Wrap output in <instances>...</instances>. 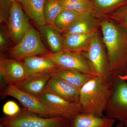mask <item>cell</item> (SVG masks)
<instances>
[{"mask_svg": "<svg viewBox=\"0 0 127 127\" xmlns=\"http://www.w3.org/2000/svg\"><path fill=\"white\" fill-rule=\"evenodd\" d=\"M111 75L123 76L127 65V31L111 21L100 22Z\"/></svg>", "mask_w": 127, "mask_h": 127, "instance_id": "6da1fadb", "label": "cell"}, {"mask_svg": "<svg viewBox=\"0 0 127 127\" xmlns=\"http://www.w3.org/2000/svg\"><path fill=\"white\" fill-rule=\"evenodd\" d=\"M110 93L108 80L99 77H93L80 90L79 103L82 113L99 117H104Z\"/></svg>", "mask_w": 127, "mask_h": 127, "instance_id": "7a4b0ae2", "label": "cell"}, {"mask_svg": "<svg viewBox=\"0 0 127 127\" xmlns=\"http://www.w3.org/2000/svg\"><path fill=\"white\" fill-rule=\"evenodd\" d=\"M111 93L105 116L124 123L127 120V81L120 76L111 75Z\"/></svg>", "mask_w": 127, "mask_h": 127, "instance_id": "3957f363", "label": "cell"}, {"mask_svg": "<svg viewBox=\"0 0 127 127\" xmlns=\"http://www.w3.org/2000/svg\"><path fill=\"white\" fill-rule=\"evenodd\" d=\"M71 122L62 117H43L26 109L0 119L1 125L6 127H71Z\"/></svg>", "mask_w": 127, "mask_h": 127, "instance_id": "277c9868", "label": "cell"}, {"mask_svg": "<svg viewBox=\"0 0 127 127\" xmlns=\"http://www.w3.org/2000/svg\"><path fill=\"white\" fill-rule=\"evenodd\" d=\"M81 53L88 61L93 76L108 81L111 76L109 63L97 31L94 33L87 48Z\"/></svg>", "mask_w": 127, "mask_h": 127, "instance_id": "5b68a950", "label": "cell"}, {"mask_svg": "<svg viewBox=\"0 0 127 127\" xmlns=\"http://www.w3.org/2000/svg\"><path fill=\"white\" fill-rule=\"evenodd\" d=\"M50 53L42 41L40 32L32 28L9 51L10 57L18 61L28 57Z\"/></svg>", "mask_w": 127, "mask_h": 127, "instance_id": "8992f818", "label": "cell"}, {"mask_svg": "<svg viewBox=\"0 0 127 127\" xmlns=\"http://www.w3.org/2000/svg\"><path fill=\"white\" fill-rule=\"evenodd\" d=\"M3 94L15 98L20 101L26 109L39 116L46 118L58 117L37 96L21 90L15 85L9 84L4 91Z\"/></svg>", "mask_w": 127, "mask_h": 127, "instance_id": "52a82bcc", "label": "cell"}, {"mask_svg": "<svg viewBox=\"0 0 127 127\" xmlns=\"http://www.w3.org/2000/svg\"><path fill=\"white\" fill-rule=\"evenodd\" d=\"M37 97L58 117L72 121L77 116L83 113L79 103L71 102L52 94L43 92Z\"/></svg>", "mask_w": 127, "mask_h": 127, "instance_id": "ba28073f", "label": "cell"}, {"mask_svg": "<svg viewBox=\"0 0 127 127\" xmlns=\"http://www.w3.org/2000/svg\"><path fill=\"white\" fill-rule=\"evenodd\" d=\"M40 56L50 59L59 68L75 70L93 76L90 64L81 53L64 50Z\"/></svg>", "mask_w": 127, "mask_h": 127, "instance_id": "9c48e42d", "label": "cell"}, {"mask_svg": "<svg viewBox=\"0 0 127 127\" xmlns=\"http://www.w3.org/2000/svg\"><path fill=\"white\" fill-rule=\"evenodd\" d=\"M7 27L10 39L14 45L32 28L19 1H12Z\"/></svg>", "mask_w": 127, "mask_h": 127, "instance_id": "30bf717a", "label": "cell"}, {"mask_svg": "<svg viewBox=\"0 0 127 127\" xmlns=\"http://www.w3.org/2000/svg\"><path fill=\"white\" fill-rule=\"evenodd\" d=\"M43 92L52 94L71 102L79 103L80 89L55 76L51 75Z\"/></svg>", "mask_w": 127, "mask_h": 127, "instance_id": "8fae6325", "label": "cell"}, {"mask_svg": "<svg viewBox=\"0 0 127 127\" xmlns=\"http://www.w3.org/2000/svg\"><path fill=\"white\" fill-rule=\"evenodd\" d=\"M0 72L9 84L15 85L27 77L23 63L18 60L9 59L1 56Z\"/></svg>", "mask_w": 127, "mask_h": 127, "instance_id": "7c38bea8", "label": "cell"}, {"mask_svg": "<svg viewBox=\"0 0 127 127\" xmlns=\"http://www.w3.org/2000/svg\"><path fill=\"white\" fill-rule=\"evenodd\" d=\"M95 14L84 13L81 14L67 30L64 32V35L70 34H88L97 31L100 22Z\"/></svg>", "mask_w": 127, "mask_h": 127, "instance_id": "4fadbf2b", "label": "cell"}, {"mask_svg": "<svg viewBox=\"0 0 127 127\" xmlns=\"http://www.w3.org/2000/svg\"><path fill=\"white\" fill-rule=\"evenodd\" d=\"M51 77L50 73L33 74L15 86L21 90L37 96L43 92Z\"/></svg>", "mask_w": 127, "mask_h": 127, "instance_id": "5bb4252c", "label": "cell"}, {"mask_svg": "<svg viewBox=\"0 0 127 127\" xmlns=\"http://www.w3.org/2000/svg\"><path fill=\"white\" fill-rule=\"evenodd\" d=\"M23 60L27 77L37 73H51L58 67L52 61L40 56L28 57Z\"/></svg>", "mask_w": 127, "mask_h": 127, "instance_id": "9a60e30c", "label": "cell"}, {"mask_svg": "<svg viewBox=\"0 0 127 127\" xmlns=\"http://www.w3.org/2000/svg\"><path fill=\"white\" fill-rule=\"evenodd\" d=\"M50 74L66 81L80 90L87 82L94 76L91 74L75 70L58 67L52 71Z\"/></svg>", "mask_w": 127, "mask_h": 127, "instance_id": "2e32d148", "label": "cell"}, {"mask_svg": "<svg viewBox=\"0 0 127 127\" xmlns=\"http://www.w3.org/2000/svg\"><path fill=\"white\" fill-rule=\"evenodd\" d=\"M116 121L105 116L99 117L93 114L82 113L72 121L71 127H112Z\"/></svg>", "mask_w": 127, "mask_h": 127, "instance_id": "e0dca14e", "label": "cell"}, {"mask_svg": "<svg viewBox=\"0 0 127 127\" xmlns=\"http://www.w3.org/2000/svg\"><path fill=\"white\" fill-rule=\"evenodd\" d=\"M45 0H19L23 10L38 27L46 25L43 8Z\"/></svg>", "mask_w": 127, "mask_h": 127, "instance_id": "ac0fdd59", "label": "cell"}, {"mask_svg": "<svg viewBox=\"0 0 127 127\" xmlns=\"http://www.w3.org/2000/svg\"><path fill=\"white\" fill-rule=\"evenodd\" d=\"M94 33H74L64 35V50L79 53L84 51L89 46Z\"/></svg>", "mask_w": 127, "mask_h": 127, "instance_id": "d6986e66", "label": "cell"}, {"mask_svg": "<svg viewBox=\"0 0 127 127\" xmlns=\"http://www.w3.org/2000/svg\"><path fill=\"white\" fill-rule=\"evenodd\" d=\"M40 33L45 39L52 51L57 53L64 50V39L53 27L47 25L39 27Z\"/></svg>", "mask_w": 127, "mask_h": 127, "instance_id": "ffe728a7", "label": "cell"}, {"mask_svg": "<svg viewBox=\"0 0 127 127\" xmlns=\"http://www.w3.org/2000/svg\"><path fill=\"white\" fill-rule=\"evenodd\" d=\"M59 0L64 9L71 10L81 14L92 13L97 17L92 0Z\"/></svg>", "mask_w": 127, "mask_h": 127, "instance_id": "44dd1931", "label": "cell"}, {"mask_svg": "<svg viewBox=\"0 0 127 127\" xmlns=\"http://www.w3.org/2000/svg\"><path fill=\"white\" fill-rule=\"evenodd\" d=\"M81 14L73 11L64 9L56 18L53 27L60 32H64Z\"/></svg>", "mask_w": 127, "mask_h": 127, "instance_id": "7402d4cb", "label": "cell"}, {"mask_svg": "<svg viewBox=\"0 0 127 127\" xmlns=\"http://www.w3.org/2000/svg\"><path fill=\"white\" fill-rule=\"evenodd\" d=\"M63 9L59 0H45L43 14L46 25L53 27L56 18Z\"/></svg>", "mask_w": 127, "mask_h": 127, "instance_id": "603a6c76", "label": "cell"}, {"mask_svg": "<svg viewBox=\"0 0 127 127\" xmlns=\"http://www.w3.org/2000/svg\"><path fill=\"white\" fill-rule=\"evenodd\" d=\"M97 17L125 4L127 0H92ZM127 4V3H126Z\"/></svg>", "mask_w": 127, "mask_h": 127, "instance_id": "cb8c5ba5", "label": "cell"}, {"mask_svg": "<svg viewBox=\"0 0 127 127\" xmlns=\"http://www.w3.org/2000/svg\"><path fill=\"white\" fill-rule=\"evenodd\" d=\"M12 1L11 0H0V22L1 25H8Z\"/></svg>", "mask_w": 127, "mask_h": 127, "instance_id": "d4e9b609", "label": "cell"}, {"mask_svg": "<svg viewBox=\"0 0 127 127\" xmlns=\"http://www.w3.org/2000/svg\"><path fill=\"white\" fill-rule=\"evenodd\" d=\"M111 17L127 31V4L113 12Z\"/></svg>", "mask_w": 127, "mask_h": 127, "instance_id": "484cf974", "label": "cell"}, {"mask_svg": "<svg viewBox=\"0 0 127 127\" xmlns=\"http://www.w3.org/2000/svg\"><path fill=\"white\" fill-rule=\"evenodd\" d=\"M11 42L10 39L8 31L6 29L5 26H1L0 32V48L1 51H5L9 49Z\"/></svg>", "mask_w": 127, "mask_h": 127, "instance_id": "4316f807", "label": "cell"}, {"mask_svg": "<svg viewBox=\"0 0 127 127\" xmlns=\"http://www.w3.org/2000/svg\"><path fill=\"white\" fill-rule=\"evenodd\" d=\"M21 111L19 106L15 102L9 101L3 106L2 111L6 116L12 117L16 115Z\"/></svg>", "mask_w": 127, "mask_h": 127, "instance_id": "83f0119b", "label": "cell"}, {"mask_svg": "<svg viewBox=\"0 0 127 127\" xmlns=\"http://www.w3.org/2000/svg\"><path fill=\"white\" fill-rule=\"evenodd\" d=\"M116 127H124L123 123L119 122L116 125Z\"/></svg>", "mask_w": 127, "mask_h": 127, "instance_id": "f1b7e54d", "label": "cell"}, {"mask_svg": "<svg viewBox=\"0 0 127 127\" xmlns=\"http://www.w3.org/2000/svg\"><path fill=\"white\" fill-rule=\"evenodd\" d=\"M124 127H127V120L123 123Z\"/></svg>", "mask_w": 127, "mask_h": 127, "instance_id": "f546056e", "label": "cell"}, {"mask_svg": "<svg viewBox=\"0 0 127 127\" xmlns=\"http://www.w3.org/2000/svg\"><path fill=\"white\" fill-rule=\"evenodd\" d=\"M121 77L123 78V79H125V80H126V81H127V76H121Z\"/></svg>", "mask_w": 127, "mask_h": 127, "instance_id": "4dcf8cb0", "label": "cell"}, {"mask_svg": "<svg viewBox=\"0 0 127 127\" xmlns=\"http://www.w3.org/2000/svg\"><path fill=\"white\" fill-rule=\"evenodd\" d=\"M127 76V69H126V72H125V75L123 76Z\"/></svg>", "mask_w": 127, "mask_h": 127, "instance_id": "1f68e13d", "label": "cell"}, {"mask_svg": "<svg viewBox=\"0 0 127 127\" xmlns=\"http://www.w3.org/2000/svg\"><path fill=\"white\" fill-rule=\"evenodd\" d=\"M12 1H19V0H11Z\"/></svg>", "mask_w": 127, "mask_h": 127, "instance_id": "d6a6232c", "label": "cell"}, {"mask_svg": "<svg viewBox=\"0 0 127 127\" xmlns=\"http://www.w3.org/2000/svg\"><path fill=\"white\" fill-rule=\"evenodd\" d=\"M0 127H4V126H3V125H1V124H0Z\"/></svg>", "mask_w": 127, "mask_h": 127, "instance_id": "836d02e7", "label": "cell"}]
</instances>
